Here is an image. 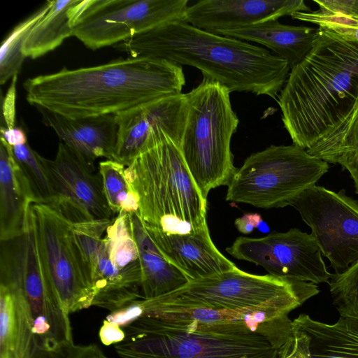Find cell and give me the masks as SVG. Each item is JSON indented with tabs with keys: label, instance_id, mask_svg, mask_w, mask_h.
Masks as SVG:
<instances>
[{
	"label": "cell",
	"instance_id": "37",
	"mask_svg": "<svg viewBox=\"0 0 358 358\" xmlns=\"http://www.w3.org/2000/svg\"><path fill=\"white\" fill-rule=\"evenodd\" d=\"M99 336L103 345H110L122 341L124 337V333L120 327L104 320L100 328Z\"/></svg>",
	"mask_w": 358,
	"mask_h": 358
},
{
	"label": "cell",
	"instance_id": "34",
	"mask_svg": "<svg viewBox=\"0 0 358 358\" xmlns=\"http://www.w3.org/2000/svg\"><path fill=\"white\" fill-rule=\"evenodd\" d=\"M17 75L12 78L11 83L3 99H1V125L8 129L15 127L16 84Z\"/></svg>",
	"mask_w": 358,
	"mask_h": 358
},
{
	"label": "cell",
	"instance_id": "39",
	"mask_svg": "<svg viewBox=\"0 0 358 358\" xmlns=\"http://www.w3.org/2000/svg\"><path fill=\"white\" fill-rule=\"evenodd\" d=\"M0 131L1 137L12 147L27 143L26 133L22 128L15 127L12 129H8L1 126Z\"/></svg>",
	"mask_w": 358,
	"mask_h": 358
},
{
	"label": "cell",
	"instance_id": "4",
	"mask_svg": "<svg viewBox=\"0 0 358 358\" xmlns=\"http://www.w3.org/2000/svg\"><path fill=\"white\" fill-rule=\"evenodd\" d=\"M125 172L138 194L136 213L147 231L186 234L207 226L206 199L168 136L146 146Z\"/></svg>",
	"mask_w": 358,
	"mask_h": 358
},
{
	"label": "cell",
	"instance_id": "18",
	"mask_svg": "<svg viewBox=\"0 0 358 358\" xmlns=\"http://www.w3.org/2000/svg\"><path fill=\"white\" fill-rule=\"evenodd\" d=\"M310 11L303 0H202L188 6L185 22L213 33Z\"/></svg>",
	"mask_w": 358,
	"mask_h": 358
},
{
	"label": "cell",
	"instance_id": "10",
	"mask_svg": "<svg viewBox=\"0 0 358 358\" xmlns=\"http://www.w3.org/2000/svg\"><path fill=\"white\" fill-rule=\"evenodd\" d=\"M188 0H76L73 36L96 50L171 22H185Z\"/></svg>",
	"mask_w": 358,
	"mask_h": 358
},
{
	"label": "cell",
	"instance_id": "14",
	"mask_svg": "<svg viewBox=\"0 0 358 358\" xmlns=\"http://www.w3.org/2000/svg\"><path fill=\"white\" fill-rule=\"evenodd\" d=\"M227 252L239 260L263 267L275 277L316 285L329 283L331 274L311 234L293 228L262 238H237Z\"/></svg>",
	"mask_w": 358,
	"mask_h": 358
},
{
	"label": "cell",
	"instance_id": "6",
	"mask_svg": "<svg viewBox=\"0 0 358 358\" xmlns=\"http://www.w3.org/2000/svg\"><path fill=\"white\" fill-rule=\"evenodd\" d=\"M0 284L28 306L38 358H59L73 344L69 313L41 264L30 210L23 232L1 241Z\"/></svg>",
	"mask_w": 358,
	"mask_h": 358
},
{
	"label": "cell",
	"instance_id": "32",
	"mask_svg": "<svg viewBox=\"0 0 358 358\" xmlns=\"http://www.w3.org/2000/svg\"><path fill=\"white\" fill-rule=\"evenodd\" d=\"M112 220H92L73 224L74 238L91 278L102 239Z\"/></svg>",
	"mask_w": 358,
	"mask_h": 358
},
{
	"label": "cell",
	"instance_id": "26",
	"mask_svg": "<svg viewBox=\"0 0 358 358\" xmlns=\"http://www.w3.org/2000/svg\"><path fill=\"white\" fill-rule=\"evenodd\" d=\"M75 2L76 0L50 1L48 10L33 26L26 38L22 49L25 57H41L73 36L69 10Z\"/></svg>",
	"mask_w": 358,
	"mask_h": 358
},
{
	"label": "cell",
	"instance_id": "13",
	"mask_svg": "<svg viewBox=\"0 0 358 358\" xmlns=\"http://www.w3.org/2000/svg\"><path fill=\"white\" fill-rule=\"evenodd\" d=\"M93 306L110 313L143 298V274L127 213L121 211L108 226L92 273Z\"/></svg>",
	"mask_w": 358,
	"mask_h": 358
},
{
	"label": "cell",
	"instance_id": "3",
	"mask_svg": "<svg viewBox=\"0 0 358 358\" xmlns=\"http://www.w3.org/2000/svg\"><path fill=\"white\" fill-rule=\"evenodd\" d=\"M358 98V45L317 29L313 46L290 70L278 99L294 145L309 149L336 129Z\"/></svg>",
	"mask_w": 358,
	"mask_h": 358
},
{
	"label": "cell",
	"instance_id": "23",
	"mask_svg": "<svg viewBox=\"0 0 358 358\" xmlns=\"http://www.w3.org/2000/svg\"><path fill=\"white\" fill-rule=\"evenodd\" d=\"M127 222L140 256L143 298L155 299L185 285L189 282L187 278L159 252L137 213H127Z\"/></svg>",
	"mask_w": 358,
	"mask_h": 358
},
{
	"label": "cell",
	"instance_id": "20",
	"mask_svg": "<svg viewBox=\"0 0 358 358\" xmlns=\"http://www.w3.org/2000/svg\"><path fill=\"white\" fill-rule=\"evenodd\" d=\"M147 233L165 259L181 271L189 281L217 275L237 267L214 245L208 225L186 234Z\"/></svg>",
	"mask_w": 358,
	"mask_h": 358
},
{
	"label": "cell",
	"instance_id": "29",
	"mask_svg": "<svg viewBox=\"0 0 358 358\" xmlns=\"http://www.w3.org/2000/svg\"><path fill=\"white\" fill-rule=\"evenodd\" d=\"M126 166L114 160L99 162V173L107 202L115 215L137 213L138 196L125 172Z\"/></svg>",
	"mask_w": 358,
	"mask_h": 358
},
{
	"label": "cell",
	"instance_id": "24",
	"mask_svg": "<svg viewBox=\"0 0 358 358\" xmlns=\"http://www.w3.org/2000/svg\"><path fill=\"white\" fill-rule=\"evenodd\" d=\"M0 358H38L31 312L16 292L0 285Z\"/></svg>",
	"mask_w": 358,
	"mask_h": 358
},
{
	"label": "cell",
	"instance_id": "7",
	"mask_svg": "<svg viewBox=\"0 0 358 358\" xmlns=\"http://www.w3.org/2000/svg\"><path fill=\"white\" fill-rule=\"evenodd\" d=\"M114 345L120 358H277L275 349L257 334L201 330L166 320L141 316L122 329Z\"/></svg>",
	"mask_w": 358,
	"mask_h": 358
},
{
	"label": "cell",
	"instance_id": "1",
	"mask_svg": "<svg viewBox=\"0 0 358 358\" xmlns=\"http://www.w3.org/2000/svg\"><path fill=\"white\" fill-rule=\"evenodd\" d=\"M181 66L153 57H128L76 69L63 68L28 78L27 101L59 115L77 118L119 114L182 94Z\"/></svg>",
	"mask_w": 358,
	"mask_h": 358
},
{
	"label": "cell",
	"instance_id": "11",
	"mask_svg": "<svg viewBox=\"0 0 358 358\" xmlns=\"http://www.w3.org/2000/svg\"><path fill=\"white\" fill-rule=\"evenodd\" d=\"M43 268L69 314L93 306L95 292L73 232L71 220L52 206L31 203Z\"/></svg>",
	"mask_w": 358,
	"mask_h": 358
},
{
	"label": "cell",
	"instance_id": "36",
	"mask_svg": "<svg viewBox=\"0 0 358 358\" xmlns=\"http://www.w3.org/2000/svg\"><path fill=\"white\" fill-rule=\"evenodd\" d=\"M59 358H109L96 344H73Z\"/></svg>",
	"mask_w": 358,
	"mask_h": 358
},
{
	"label": "cell",
	"instance_id": "38",
	"mask_svg": "<svg viewBox=\"0 0 358 358\" xmlns=\"http://www.w3.org/2000/svg\"><path fill=\"white\" fill-rule=\"evenodd\" d=\"M262 222V218L259 213H249L236 218L234 224L239 232L243 234H249Z\"/></svg>",
	"mask_w": 358,
	"mask_h": 358
},
{
	"label": "cell",
	"instance_id": "35",
	"mask_svg": "<svg viewBox=\"0 0 358 358\" xmlns=\"http://www.w3.org/2000/svg\"><path fill=\"white\" fill-rule=\"evenodd\" d=\"M320 10L338 13L358 20V0H314Z\"/></svg>",
	"mask_w": 358,
	"mask_h": 358
},
{
	"label": "cell",
	"instance_id": "16",
	"mask_svg": "<svg viewBox=\"0 0 358 358\" xmlns=\"http://www.w3.org/2000/svg\"><path fill=\"white\" fill-rule=\"evenodd\" d=\"M187 115L186 94L164 98L116 115L113 159L129 166L142 150L164 135L179 147Z\"/></svg>",
	"mask_w": 358,
	"mask_h": 358
},
{
	"label": "cell",
	"instance_id": "2",
	"mask_svg": "<svg viewBox=\"0 0 358 358\" xmlns=\"http://www.w3.org/2000/svg\"><path fill=\"white\" fill-rule=\"evenodd\" d=\"M131 57H153L198 69L231 92L278 96L289 76L285 60L248 42L171 22L115 45Z\"/></svg>",
	"mask_w": 358,
	"mask_h": 358
},
{
	"label": "cell",
	"instance_id": "30",
	"mask_svg": "<svg viewBox=\"0 0 358 358\" xmlns=\"http://www.w3.org/2000/svg\"><path fill=\"white\" fill-rule=\"evenodd\" d=\"M50 6L48 1L40 8L17 24L3 41L0 48V83L3 85L17 75L25 58L22 49L26 38L33 26L47 13Z\"/></svg>",
	"mask_w": 358,
	"mask_h": 358
},
{
	"label": "cell",
	"instance_id": "17",
	"mask_svg": "<svg viewBox=\"0 0 358 358\" xmlns=\"http://www.w3.org/2000/svg\"><path fill=\"white\" fill-rule=\"evenodd\" d=\"M50 166L58 194L53 208L73 223L114 218L100 174L90 170L64 143L59 144Z\"/></svg>",
	"mask_w": 358,
	"mask_h": 358
},
{
	"label": "cell",
	"instance_id": "31",
	"mask_svg": "<svg viewBox=\"0 0 358 358\" xmlns=\"http://www.w3.org/2000/svg\"><path fill=\"white\" fill-rule=\"evenodd\" d=\"M329 285L341 317L358 321V261L345 271L331 274Z\"/></svg>",
	"mask_w": 358,
	"mask_h": 358
},
{
	"label": "cell",
	"instance_id": "9",
	"mask_svg": "<svg viewBox=\"0 0 358 358\" xmlns=\"http://www.w3.org/2000/svg\"><path fill=\"white\" fill-rule=\"evenodd\" d=\"M328 163L296 145H271L250 155L227 185L226 200L262 208H283L316 182Z\"/></svg>",
	"mask_w": 358,
	"mask_h": 358
},
{
	"label": "cell",
	"instance_id": "28",
	"mask_svg": "<svg viewBox=\"0 0 358 358\" xmlns=\"http://www.w3.org/2000/svg\"><path fill=\"white\" fill-rule=\"evenodd\" d=\"M12 152L31 187L36 203L54 206L58 194L50 160L31 149L28 143L12 147Z\"/></svg>",
	"mask_w": 358,
	"mask_h": 358
},
{
	"label": "cell",
	"instance_id": "27",
	"mask_svg": "<svg viewBox=\"0 0 358 358\" xmlns=\"http://www.w3.org/2000/svg\"><path fill=\"white\" fill-rule=\"evenodd\" d=\"M327 163L340 164L350 174L358 194V114L345 127L306 150Z\"/></svg>",
	"mask_w": 358,
	"mask_h": 358
},
{
	"label": "cell",
	"instance_id": "41",
	"mask_svg": "<svg viewBox=\"0 0 358 358\" xmlns=\"http://www.w3.org/2000/svg\"><path fill=\"white\" fill-rule=\"evenodd\" d=\"M358 114V98H357V100L354 106V107L352 108V110L350 111V113H349V115H348V117H346V119L345 120V121L336 129H335L334 131L337 130V129H339L343 127H345V125H347L348 123H350L352 120ZM333 131V132H334Z\"/></svg>",
	"mask_w": 358,
	"mask_h": 358
},
{
	"label": "cell",
	"instance_id": "25",
	"mask_svg": "<svg viewBox=\"0 0 358 358\" xmlns=\"http://www.w3.org/2000/svg\"><path fill=\"white\" fill-rule=\"evenodd\" d=\"M292 327L303 332L313 358H358V321L342 317L333 324L301 314Z\"/></svg>",
	"mask_w": 358,
	"mask_h": 358
},
{
	"label": "cell",
	"instance_id": "40",
	"mask_svg": "<svg viewBox=\"0 0 358 358\" xmlns=\"http://www.w3.org/2000/svg\"><path fill=\"white\" fill-rule=\"evenodd\" d=\"M327 29L345 41L358 45V27L347 25H334Z\"/></svg>",
	"mask_w": 358,
	"mask_h": 358
},
{
	"label": "cell",
	"instance_id": "15",
	"mask_svg": "<svg viewBox=\"0 0 358 358\" xmlns=\"http://www.w3.org/2000/svg\"><path fill=\"white\" fill-rule=\"evenodd\" d=\"M141 316L160 317L201 330L233 334H257L276 350L293 334V310L268 307L255 310L178 308L153 304L143 298L138 301Z\"/></svg>",
	"mask_w": 358,
	"mask_h": 358
},
{
	"label": "cell",
	"instance_id": "33",
	"mask_svg": "<svg viewBox=\"0 0 358 358\" xmlns=\"http://www.w3.org/2000/svg\"><path fill=\"white\" fill-rule=\"evenodd\" d=\"M292 329V337L278 349L277 358H313L306 335L299 329Z\"/></svg>",
	"mask_w": 358,
	"mask_h": 358
},
{
	"label": "cell",
	"instance_id": "19",
	"mask_svg": "<svg viewBox=\"0 0 358 358\" xmlns=\"http://www.w3.org/2000/svg\"><path fill=\"white\" fill-rule=\"evenodd\" d=\"M43 123L92 171L99 157L113 159L118 126L116 115L73 118L36 107Z\"/></svg>",
	"mask_w": 358,
	"mask_h": 358
},
{
	"label": "cell",
	"instance_id": "21",
	"mask_svg": "<svg viewBox=\"0 0 358 358\" xmlns=\"http://www.w3.org/2000/svg\"><path fill=\"white\" fill-rule=\"evenodd\" d=\"M31 203L36 199L17 164L12 147L1 137L0 241L20 236L24 231Z\"/></svg>",
	"mask_w": 358,
	"mask_h": 358
},
{
	"label": "cell",
	"instance_id": "12",
	"mask_svg": "<svg viewBox=\"0 0 358 358\" xmlns=\"http://www.w3.org/2000/svg\"><path fill=\"white\" fill-rule=\"evenodd\" d=\"M294 208L311 229L322 255L336 273L358 261V201L345 189L338 192L314 185L292 199Z\"/></svg>",
	"mask_w": 358,
	"mask_h": 358
},
{
	"label": "cell",
	"instance_id": "8",
	"mask_svg": "<svg viewBox=\"0 0 358 358\" xmlns=\"http://www.w3.org/2000/svg\"><path fill=\"white\" fill-rule=\"evenodd\" d=\"M320 292L317 285L271 275H255L238 267L212 276L189 281L149 302L178 308L255 310L285 307L292 310Z\"/></svg>",
	"mask_w": 358,
	"mask_h": 358
},
{
	"label": "cell",
	"instance_id": "22",
	"mask_svg": "<svg viewBox=\"0 0 358 358\" xmlns=\"http://www.w3.org/2000/svg\"><path fill=\"white\" fill-rule=\"evenodd\" d=\"M316 32L317 29L313 27L287 25L272 20L237 29L217 31L213 34L263 45L285 60L292 70L312 49Z\"/></svg>",
	"mask_w": 358,
	"mask_h": 358
},
{
	"label": "cell",
	"instance_id": "5",
	"mask_svg": "<svg viewBox=\"0 0 358 358\" xmlns=\"http://www.w3.org/2000/svg\"><path fill=\"white\" fill-rule=\"evenodd\" d=\"M229 94L224 86L206 78L186 94L187 115L179 149L206 199L212 189L227 186L237 171L231 140L239 120Z\"/></svg>",
	"mask_w": 358,
	"mask_h": 358
}]
</instances>
